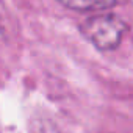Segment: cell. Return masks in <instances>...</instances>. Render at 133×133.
I'll return each mask as SVG.
<instances>
[{
	"label": "cell",
	"instance_id": "obj_1",
	"mask_svg": "<svg viewBox=\"0 0 133 133\" xmlns=\"http://www.w3.org/2000/svg\"><path fill=\"white\" fill-rule=\"evenodd\" d=\"M80 30L82 35L99 50H113L121 44L127 25L116 14H96L88 17Z\"/></svg>",
	"mask_w": 133,
	"mask_h": 133
},
{
	"label": "cell",
	"instance_id": "obj_2",
	"mask_svg": "<svg viewBox=\"0 0 133 133\" xmlns=\"http://www.w3.org/2000/svg\"><path fill=\"white\" fill-rule=\"evenodd\" d=\"M58 2L75 11H102L113 8L117 0H58Z\"/></svg>",
	"mask_w": 133,
	"mask_h": 133
}]
</instances>
